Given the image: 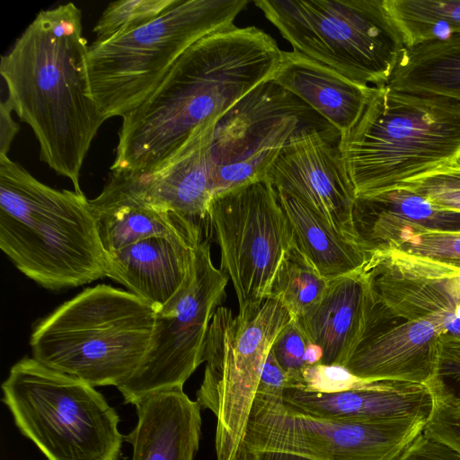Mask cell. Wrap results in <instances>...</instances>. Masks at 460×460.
Instances as JSON below:
<instances>
[{"mask_svg": "<svg viewBox=\"0 0 460 460\" xmlns=\"http://www.w3.org/2000/svg\"><path fill=\"white\" fill-rule=\"evenodd\" d=\"M155 318V308L129 291L87 288L35 326L32 358L94 387H118L146 357Z\"/></svg>", "mask_w": 460, "mask_h": 460, "instance_id": "obj_5", "label": "cell"}, {"mask_svg": "<svg viewBox=\"0 0 460 460\" xmlns=\"http://www.w3.org/2000/svg\"><path fill=\"white\" fill-rule=\"evenodd\" d=\"M228 277L211 258L202 240L195 251L192 271L177 295L156 312L150 349L137 371L118 386L126 403L165 389L183 387L204 362L209 325L226 298Z\"/></svg>", "mask_w": 460, "mask_h": 460, "instance_id": "obj_13", "label": "cell"}, {"mask_svg": "<svg viewBox=\"0 0 460 460\" xmlns=\"http://www.w3.org/2000/svg\"><path fill=\"white\" fill-rule=\"evenodd\" d=\"M200 242L151 237L106 252V277L122 284L157 312L189 279Z\"/></svg>", "mask_w": 460, "mask_h": 460, "instance_id": "obj_19", "label": "cell"}, {"mask_svg": "<svg viewBox=\"0 0 460 460\" xmlns=\"http://www.w3.org/2000/svg\"><path fill=\"white\" fill-rule=\"evenodd\" d=\"M397 460H460V455L450 447L422 432Z\"/></svg>", "mask_w": 460, "mask_h": 460, "instance_id": "obj_36", "label": "cell"}, {"mask_svg": "<svg viewBox=\"0 0 460 460\" xmlns=\"http://www.w3.org/2000/svg\"><path fill=\"white\" fill-rule=\"evenodd\" d=\"M426 418L351 421L318 417L282 397L255 394L243 441L245 460H397Z\"/></svg>", "mask_w": 460, "mask_h": 460, "instance_id": "obj_10", "label": "cell"}, {"mask_svg": "<svg viewBox=\"0 0 460 460\" xmlns=\"http://www.w3.org/2000/svg\"><path fill=\"white\" fill-rule=\"evenodd\" d=\"M281 55L275 40L254 26L234 24L196 41L122 117L111 173L135 175L159 165L199 126L271 79Z\"/></svg>", "mask_w": 460, "mask_h": 460, "instance_id": "obj_1", "label": "cell"}, {"mask_svg": "<svg viewBox=\"0 0 460 460\" xmlns=\"http://www.w3.org/2000/svg\"><path fill=\"white\" fill-rule=\"evenodd\" d=\"M433 399L432 411L426 420L423 433L460 455V409L435 394Z\"/></svg>", "mask_w": 460, "mask_h": 460, "instance_id": "obj_35", "label": "cell"}, {"mask_svg": "<svg viewBox=\"0 0 460 460\" xmlns=\"http://www.w3.org/2000/svg\"><path fill=\"white\" fill-rule=\"evenodd\" d=\"M329 281L293 243L275 272L267 297L280 302L296 320L320 301Z\"/></svg>", "mask_w": 460, "mask_h": 460, "instance_id": "obj_28", "label": "cell"}, {"mask_svg": "<svg viewBox=\"0 0 460 460\" xmlns=\"http://www.w3.org/2000/svg\"><path fill=\"white\" fill-rule=\"evenodd\" d=\"M82 29L74 3L40 11L0 63L6 95L31 128L41 160L78 193L83 163L106 120L92 95Z\"/></svg>", "mask_w": 460, "mask_h": 460, "instance_id": "obj_2", "label": "cell"}, {"mask_svg": "<svg viewBox=\"0 0 460 460\" xmlns=\"http://www.w3.org/2000/svg\"><path fill=\"white\" fill-rule=\"evenodd\" d=\"M310 343L296 321L291 319L271 346L278 363L290 378L291 388L297 389L300 385L301 373L306 367L305 358Z\"/></svg>", "mask_w": 460, "mask_h": 460, "instance_id": "obj_34", "label": "cell"}, {"mask_svg": "<svg viewBox=\"0 0 460 460\" xmlns=\"http://www.w3.org/2000/svg\"><path fill=\"white\" fill-rule=\"evenodd\" d=\"M295 51L373 87L388 83L404 44L384 0H256Z\"/></svg>", "mask_w": 460, "mask_h": 460, "instance_id": "obj_8", "label": "cell"}, {"mask_svg": "<svg viewBox=\"0 0 460 460\" xmlns=\"http://www.w3.org/2000/svg\"><path fill=\"white\" fill-rule=\"evenodd\" d=\"M276 193L289 222L294 244L324 279L332 280L364 265L367 255L358 245L339 234L297 199L280 190Z\"/></svg>", "mask_w": 460, "mask_h": 460, "instance_id": "obj_25", "label": "cell"}, {"mask_svg": "<svg viewBox=\"0 0 460 460\" xmlns=\"http://www.w3.org/2000/svg\"><path fill=\"white\" fill-rule=\"evenodd\" d=\"M376 295L362 269L329 281L320 301L296 323L323 352L321 364L343 366L357 345Z\"/></svg>", "mask_w": 460, "mask_h": 460, "instance_id": "obj_21", "label": "cell"}, {"mask_svg": "<svg viewBox=\"0 0 460 460\" xmlns=\"http://www.w3.org/2000/svg\"><path fill=\"white\" fill-rule=\"evenodd\" d=\"M291 388L290 378L278 363L271 349L264 363L256 394L282 397L286 389Z\"/></svg>", "mask_w": 460, "mask_h": 460, "instance_id": "obj_37", "label": "cell"}, {"mask_svg": "<svg viewBox=\"0 0 460 460\" xmlns=\"http://www.w3.org/2000/svg\"><path fill=\"white\" fill-rule=\"evenodd\" d=\"M247 0H175L135 29L88 46L93 98L106 119L123 117L159 85L180 56L216 31L234 25Z\"/></svg>", "mask_w": 460, "mask_h": 460, "instance_id": "obj_6", "label": "cell"}, {"mask_svg": "<svg viewBox=\"0 0 460 460\" xmlns=\"http://www.w3.org/2000/svg\"><path fill=\"white\" fill-rule=\"evenodd\" d=\"M340 134L303 128L269 167L265 180L313 209L339 234L358 244L352 213L357 198L339 147Z\"/></svg>", "mask_w": 460, "mask_h": 460, "instance_id": "obj_14", "label": "cell"}, {"mask_svg": "<svg viewBox=\"0 0 460 460\" xmlns=\"http://www.w3.org/2000/svg\"><path fill=\"white\" fill-rule=\"evenodd\" d=\"M360 249L367 255L425 232H460V212L445 209L407 187L357 196L352 213Z\"/></svg>", "mask_w": 460, "mask_h": 460, "instance_id": "obj_18", "label": "cell"}, {"mask_svg": "<svg viewBox=\"0 0 460 460\" xmlns=\"http://www.w3.org/2000/svg\"><path fill=\"white\" fill-rule=\"evenodd\" d=\"M444 333L447 331L442 322L398 318L376 296L343 367L365 379L428 385L436 371Z\"/></svg>", "mask_w": 460, "mask_h": 460, "instance_id": "obj_16", "label": "cell"}, {"mask_svg": "<svg viewBox=\"0 0 460 460\" xmlns=\"http://www.w3.org/2000/svg\"><path fill=\"white\" fill-rule=\"evenodd\" d=\"M271 80L303 101L341 137L358 123L376 90L295 50L282 51Z\"/></svg>", "mask_w": 460, "mask_h": 460, "instance_id": "obj_24", "label": "cell"}, {"mask_svg": "<svg viewBox=\"0 0 460 460\" xmlns=\"http://www.w3.org/2000/svg\"><path fill=\"white\" fill-rule=\"evenodd\" d=\"M175 0H120L109 4L96 22L94 41H103L154 20Z\"/></svg>", "mask_w": 460, "mask_h": 460, "instance_id": "obj_29", "label": "cell"}, {"mask_svg": "<svg viewBox=\"0 0 460 460\" xmlns=\"http://www.w3.org/2000/svg\"><path fill=\"white\" fill-rule=\"evenodd\" d=\"M0 248L19 271L48 289L106 277L90 199L45 185L7 155H0Z\"/></svg>", "mask_w": 460, "mask_h": 460, "instance_id": "obj_3", "label": "cell"}, {"mask_svg": "<svg viewBox=\"0 0 460 460\" xmlns=\"http://www.w3.org/2000/svg\"><path fill=\"white\" fill-rule=\"evenodd\" d=\"M427 385L433 394L460 409V338L441 335L436 371Z\"/></svg>", "mask_w": 460, "mask_h": 460, "instance_id": "obj_33", "label": "cell"}, {"mask_svg": "<svg viewBox=\"0 0 460 460\" xmlns=\"http://www.w3.org/2000/svg\"><path fill=\"white\" fill-rule=\"evenodd\" d=\"M399 185L438 208L460 212V161Z\"/></svg>", "mask_w": 460, "mask_h": 460, "instance_id": "obj_30", "label": "cell"}, {"mask_svg": "<svg viewBox=\"0 0 460 460\" xmlns=\"http://www.w3.org/2000/svg\"><path fill=\"white\" fill-rule=\"evenodd\" d=\"M90 203L106 252L151 237L203 240L199 222L143 200L116 174Z\"/></svg>", "mask_w": 460, "mask_h": 460, "instance_id": "obj_20", "label": "cell"}, {"mask_svg": "<svg viewBox=\"0 0 460 460\" xmlns=\"http://www.w3.org/2000/svg\"><path fill=\"white\" fill-rule=\"evenodd\" d=\"M387 247L460 270V232H425Z\"/></svg>", "mask_w": 460, "mask_h": 460, "instance_id": "obj_31", "label": "cell"}, {"mask_svg": "<svg viewBox=\"0 0 460 460\" xmlns=\"http://www.w3.org/2000/svg\"><path fill=\"white\" fill-rule=\"evenodd\" d=\"M206 219L221 253L220 270L232 281L239 311L267 298L275 272L293 245L289 222L267 180L215 196Z\"/></svg>", "mask_w": 460, "mask_h": 460, "instance_id": "obj_12", "label": "cell"}, {"mask_svg": "<svg viewBox=\"0 0 460 460\" xmlns=\"http://www.w3.org/2000/svg\"><path fill=\"white\" fill-rule=\"evenodd\" d=\"M386 85L460 102V36L404 48Z\"/></svg>", "mask_w": 460, "mask_h": 460, "instance_id": "obj_26", "label": "cell"}, {"mask_svg": "<svg viewBox=\"0 0 460 460\" xmlns=\"http://www.w3.org/2000/svg\"><path fill=\"white\" fill-rule=\"evenodd\" d=\"M291 319L270 297L236 315L222 305L215 312L196 401L216 416L217 460H245L243 441L261 374L275 339Z\"/></svg>", "mask_w": 460, "mask_h": 460, "instance_id": "obj_9", "label": "cell"}, {"mask_svg": "<svg viewBox=\"0 0 460 460\" xmlns=\"http://www.w3.org/2000/svg\"><path fill=\"white\" fill-rule=\"evenodd\" d=\"M303 128L340 134L271 79L244 95L220 117L214 129L213 198L264 180L288 140Z\"/></svg>", "mask_w": 460, "mask_h": 460, "instance_id": "obj_11", "label": "cell"}, {"mask_svg": "<svg viewBox=\"0 0 460 460\" xmlns=\"http://www.w3.org/2000/svg\"><path fill=\"white\" fill-rule=\"evenodd\" d=\"M13 105L8 99L2 96L0 103V155H7L10 146L16 136L19 126L12 118Z\"/></svg>", "mask_w": 460, "mask_h": 460, "instance_id": "obj_38", "label": "cell"}, {"mask_svg": "<svg viewBox=\"0 0 460 460\" xmlns=\"http://www.w3.org/2000/svg\"><path fill=\"white\" fill-rule=\"evenodd\" d=\"M339 147L357 196L391 189L460 161V102L376 87Z\"/></svg>", "mask_w": 460, "mask_h": 460, "instance_id": "obj_4", "label": "cell"}, {"mask_svg": "<svg viewBox=\"0 0 460 460\" xmlns=\"http://www.w3.org/2000/svg\"><path fill=\"white\" fill-rule=\"evenodd\" d=\"M219 119L199 126L181 148L154 169L116 175L151 205L198 222L206 219L213 199L211 146Z\"/></svg>", "mask_w": 460, "mask_h": 460, "instance_id": "obj_17", "label": "cell"}, {"mask_svg": "<svg viewBox=\"0 0 460 460\" xmlns=\"http://www.w3.org/2000/svg\"><path fill=\"white\" fill-rule=\"evenodd\" d=\"M405 48L460 36V0H384Z\"/></svg>", "mask_w": 460, "mask_h": 460, "instance_id": "obj_27", "label": "cell"}, {"mask_svg": "<svg viewBox=\"0 0 460 460\" xmlns=\"http://www.w3.org/2000/svg\"><path fill=\"white\" fill-rule=\"evenodd\" d=\"M283 401L318 417L351 421H377L409 418L428 419L433 394L427 385L382 380L375 388L334 394L288 388Z\"/></svg>", "mask_w": 460, "mask_h": 460, "instance_id": "obj_22", "label": "cell"}, {"mask_svg": "<svg viewBox=\"0 0 460 460\" xmlns=\"http://www.w3.org/2000/svg\"><path fill=\"white\" fill-rule=\"evenodd\" d=\"M361 269L394 316L439 321L460 338V270L389 247L370 252Z\"/></svg>", "mask_w": 460, "mask_h": 460, "instance_id": "obj_15", "label": "cell"}, {"mask_svg": "<svg viewBox=\"0 0 460 460\" xmlns=\"http://www.w3.org/2000/svg\"><path fill=\"white\" fill-rule=\"evenodd\" d=\"M2 391L16 427L48 460H119V417L92 385L25 357Z\"/></svg>", "mask_w": 460, "mask_h": 460, "instance_id": "obj_7", "label": "cell"}, {"mask_svg": "<svg viewBox=\"0 0 460 460\" xmlns=\"http://www.w3.org/2000/svg\"><path fill=\"white\" fill-rule=\"evenodd\" d=\"M137 422L126 437L132 460H194L201 436V406L183 387L150 394L135 404Z\"/></svg>", "mask_w": 460, "mask_h": 460, "instance_id": "obj_23", "label": "cell"}, {"mask_svg": "<svg viewBox=\"0 0 460 460\" xmlns=\"http://www.w3.org/2000/svg\"><path fill=\"white\" fill-rule=\"evenodd\" d=\"M382 380L361 378L341 365L316 364L301 373L297 389L311 393L334 394L375 388Z\"/></svg>", "mask_w": 460, "mask_h": 460, "instance_id": "obj_32", "label": "cell"}]
</instances>
